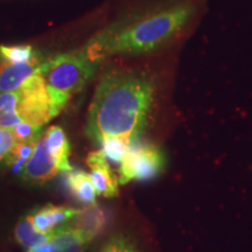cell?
<instances>
[{"label": "cell", "mask_w": 252, "mask_h": 252, "mask_svg": "<svg viewBox=\"0 0 252 252\" xmlns=\"http://www.w3.org/2000/svg\"><path fill=\"white\" fill-rule=\"evenodd\" d=\"M156 89V82L145 72H106L94 90L87 134L97 144L111 137L130 145L138 141L149 118Z\"/></svg>", "instance_id": "obj_1"}, {"label": "cell", "mask_w": 252, "mask_h": 252, "mask_svg": "<svg viewBox=\"0 0 252 252\" xmlns=\"http://www.w3.org/2000/svg\"><path fill=\"white\" fill-rule=\"evenodd\" d=\"M203 0H166L130 24L103 31L83 47L94 61L100 63L106 56L140 55L171 45L197 17Z\"/></svg>", "instance_id": "obj_2"}, {"label": "cell", "mask_w": 252, "mask_h": 252, "mask_svg": "<svg viewBox=\"0 0 252 252\" xmlns=\"http://www.w3.org/2000/svg\"><path fill=\"white\" fill-rule=\"evenodd\" d=\"M98 64L82 48L43 60L40 75L50 88L71 97L83 89Z\"/></svg>", "instance_id": "obj_3"}, {"label": "cell", "mask_w": 252, "mask_h": 252, "mask_svg": "<svg viewBox=\"0 0 252 252\" xmlns=\"http://www.w3.org/2000/svg\"><path fill=\"white\" fill-rule=\"evenodd\" d=\"M165 166L161 151L152 144L135 141L123 158L119 168V185L130 181H146L156 178Z\"/></svg>", "instance_id": "obj_4"}, {"label": "cell", "mask_w": 252, "mask_h": 252, "mask_svg": "<svg viewBox=\"0 0 252 252\" xmlns=\"http://www.w3.org/2000/svg\"><path fill=\"white\" fill-rule=\"evenodd\" d=\"M60 173L54 157L49 152L43 137L37 141L35 149L21 172V178L26 182L42 185L52 180Z\"/></svg>", "instance_id": "obj_5"}, {"label": "cell", "mask_w": 252, "mask_h": 252, "mask_svg": "<svg viewBox=\"0 0 252 252\" xmlns=\"http://www.w3.org/2000/svg\"><path fill=\"white\" fill-rule=\"evenodd\" d=\"M87 165L91 171L90 176L97 195L104 197L117 196L119 179L113 174L103 151L91 152L87 158Z\"/></svg>", "instance_id": "obj_6"}, {"label": "cell", "mask_w": 252, "mask_h": 252, "mask_svg": "<svg viewBox=\"0 0 252 252\" xmlns=\"http://www.w3.org/2000/svg\"><path fill=\"white\" fill-rule=\"evenodd\" d=\"M43 59L37 54L31 61L24 63L0 62V93L17 91L26 83L28 78L35 74H40V68Z\"/></svg>", "instance_id": "obj_7"}, {"label": "cell", "mask_w": 252, "mask_h": 252, "mask_svg": "<svg viewBox=\"0 0 252 252\" xmlns=\"http://www.w3.org/2000/svg\"><path fill=\"white\" fill-rule=\"evenodd\" d=\"M77 212L74 208L47 204L40 209L33 210L30 216L37 231L43 235H50L60 224L74 219Z\"/></svg>", "instance_id": "obj_8"}, {"label": "cell", "mask_w": 252, "mask_h": 252, "mask_svg": "<svg viewBox=\"0 0 252 252\" xmlns=\"http://www.w3.org/2000/svg\"><path fill=\"white\" fill-rule=\"evenodd\" d=\"M68 223L80 232L88 243L102 232L106 224V217L99 207L91 204L78 210L74 219Z\"/></svg>", "instance_id": "obj_9"}, {"label": "cell", "mask_w": 252, "mask_h": 252, "mask_svg": "<svg viewBox=\"0 0 252 252\" xmlns=\"http://www.w3.org/2000/svg\"><path fill=\"white\" fill-rule=\"evenodd\" d=\"M47 147L49 152L54 157L56 163H58L60 172H70L71 166L69 163V154H70V145H69L68 138L64 131L60 126L53 125L47 128L43 133Z\"/></svg>", "instance_id": "obj_10"}, {"label": "cell", "mask_w": 252, "mask_h": 252, "mask_svg": "<svg viewBox=\"0 0 252 252\" xmlns=\"http://www.w3.org/2000/svg\"><path fill=\"white\" fill-rule=\"evenodd\" d=\"M49 243L52 252H86V239L68 222L49 235Z\"/></svg>", "instance_id": "obj_11"}, {"label": "cell", "mask_w": 252, "mask_h": 252, "mask_svg": "<svg viewBox=\"0 0 252 252\" xmlns=\"http://www.w3.org/2000/svg\"><path fill=\"white\" fill-rule=\"evenodd\" d=\"M67 185L71 194L84 206L96 204V189L91 176L88 173L71 169L70 172H68Z\"/></svg>", "instance_id": "obj_12"}, {"label": "cell", "mask_w": 252, "mask_h": 252, "mask_svg": "<svg viewBox=\"0 0 252 252\" xmlns=\"http://www.w3.org/2000/svg\"><path fill=\"white\" fill-rule=\"evenodd\" d=\"M14 237L15 241L27 251L41 247V245L49 242V235H43L37 231L33 222H32L30 214L23 216L18 220L14 229Z\"/></svg>", "instance_id": "obj_13"}, {"label": "cell", "mask_w": 252, "mask_h": 252, "mask_svg": "<svg viewBox=\"0 0 252 252\" xmlns=\"http://www.w3.org/2000/svg\"><path fill=\"white\" fill-rule=\"evenodd\" d=\"M18 93H0V127L2 128H13L21 121L20 116L17 112Z\"/></svg>", "instance_id": "obj_14"}, {"label": "cell", "mask_w": 252, "mask_h": 252, "mask_svg": "<svg viewBox=\"0 0 252 252\" xmlns=\"http://www.w3.org/2000/svg\"><path fill=\"white\" fill-rule=\"evenodd\" d=\"M37 55V53L30 45L18 46H0V62L15 64L31 61Z\"/></svg>", "instance_id": "obj_15"}, {"label": "cell", "mask_w": 252, "mask_h": 252, "mask_svg": "<svg viewBox=\"0 0 252 252\" xmlns=\"http://www.w3.org/2000/svg\"><path fill=\"white\" fill-rule=\"evenodd\" d=\"M36 144L31 143H20L17 141L14 145L13 150L9 152L7 158L5 159L6 163L8 166H12L14 173H21L24 169V166L26 165L32 154L34 152Z\"/></svg>", "instance_id": "obj_16"}, {"label": "cell", "mask_w": 252, "mask_h": 252, "mask_svg": "<svg viewBox=\"0 0 252 252\" xmlns=\"http://www.w3.org/2000/svg\"><path fill=\"white\" fill-rule=\"evenodd\" d=\"M102 146V151L105 154L106 159L111 160L112 162L119 163L121 165L123 158L127 152V150L130 149L131 145L126 143L125 140L121 139V138H106L102 143L99 144Z\"/></svg>", "instance_id": "obj_17"}, {"label": "cell", "mask_w": 252, "mask_h": 252, "mask_svg": "<svg viewBox=\"0 0 252 252\" xmlns=\"http://www.w3.org/2000/svg\"><path fill=\"white\" fill-rule=\"evenodd\" d=\"M15 140L20 143L36 144L43 135L42 126H35L28 123H20L13 128H11Z\"/></svg>", "instance_id": "obj_18"}, {"label": "cell", "mask_w": 252, "mask_h": 252, "mask_svg": "<svg viewBox=\"0 0 252 252\" xmlns=\"http://www.w3.org/2000/svg\"><path fill=\"white\" fill-rule=\"evenodd\" d=\"M99 252H138V250L127 237L115 236L100 249Z\"/></svg>", "instance_id": "obj_19"}, {"label": "cell", "mask_w": 252, "mask_h": 252, "mask_svg": "<svg viewBox=\"0 0 252 252\" xmlns=\"http://www.w3.org/2000/svg\"><path fill=\"white\" fill-rule=\"evenodd\" d=\"M15 143L17 140L12 131L8 128L0 127V161L7 158L9 152L13 150Z\"/></svg>", "instance_id": "obj_20"}, {"label": "cell", "mask_w": 252, "mask_h": 252, "mask_svg": "<svg viewBox=\"0 0 252 252\" xmlns=\"http://www.w3.org/2000/svg\"><path fill=\"white\" fill-rule=\"evenodd\" d=\"M27 252H52V247H50V243L48 242V243L41 245V247H37L35 249H32V250Z\"/></svg>", "instance_id": "obj_21"}]
</instances>
